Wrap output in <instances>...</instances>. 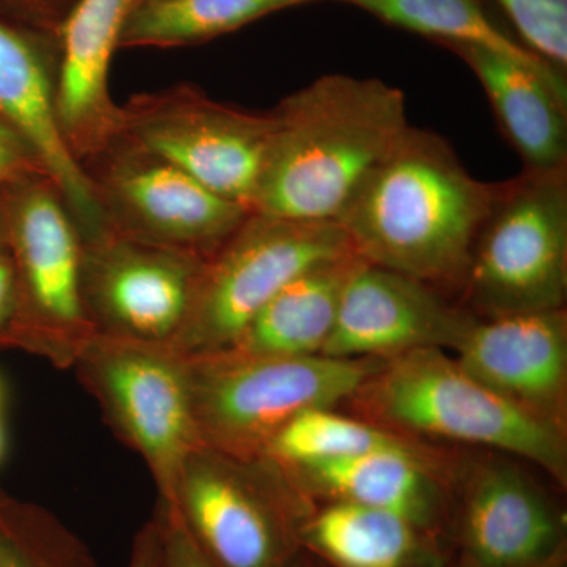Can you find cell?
I'll list each match as a JSON object with an SVG mask.
<instances>
[{"label": "cell", "mask_w": 567, "mask_h": 567, "mask_svg": "<svg viewBox=\"0 0 567 567\" xmlns=\"http://www.w3.org/2000/svg\"><path fill=\"white\" fill-rule=\"evenodd\" d=\"M32 174L48 175L31 145L0 118V186Z\"/></svg>", "instance_id": "cell-29"}, {"label": "cell", "mask_w": 567, "mask_h": 567, "mask_svg": "<svg viewBox=\"0 0 567 567\" xmlns=\"http://www.w3.org/2000/svg\"><path fill=\"white\" fill-rule=\"evenodd\" d=\"M74 3L76 0H0V18L22 28L59 35Z\"/></svg>", "instance_id": "cell-28"}, {"label": "cell", "mask_w": 567, "mask_h": 567, "mask_svg": "<svg viewBox=\"0 0 567 567\" xmlns=\"http://www.w3.org/2000/svg\"><path fill=\"white\" fill-rule=\"evenodd\" d=\"M409 447L416 445L382 425L338 415L331 409H316L300 413L284 425L268 445L265 457L284 473H290L322 462Z\"/></svg>", "instance_id": "cell-24"}, {"label": "cell", "mask_w": 567, "mask_h": 567, "mask_svg": "<svg viewBox=\"0 0 567 567\" xmlns=\"http://www.w3.org/2000/svg\"><path fill=\"white\" fill-rule=\"evenodd\" d=\"M183 357L199 445L240 461L265 457L274 436L300 413L352 399L383 361L249 357L229 349Z\"/></svg>", "instance_id": "cell-4"}, {"label": "cell", "mask_w": 567, "mask_h": 567, "mask_svg": "<svg viewBox=\"0 0 567 567\" xmlns=\"http://www.w3.org/2000/svg\"><path fill=\"white\" fill-rule=\"evenodd\" d=\"M252 212L338 223L410 123L404 92L374 78L324 74L275 107Z\"/></svg>", "instance_id": "cell-2"}, {"label": "cell", "mask_w": 567, "mask_h": 567, "mask_svg": "<svg viewBox=\"0 0 567 567\" xmlns=\"http://www.w3.org/2000/svg\"><path fill=\"white\" fill-rule=\"evenodd\" d=\"M338 2L358 7L388 24L445 41L447 47L468 44V47L484 48L544 73L561 74V71L502 31L487 17L480 0H338Z\"/></svg>", "instance_id": "cell-23"}, {"label": "cell", "mask_w": 567, "mask_h": 567, "mask_svg": "<svg viewBox=\"0 0 567 567\" xmlns=\"http://www.w3.org/2000/svg\"><path fill=\"white\" fill-rule=\"evenodd\" d=\"M0 246L13 274V311L0 342L71 369L95 334L82 298V237L47 174L0 186Z\"/></svg>", "instance_id": "cell-5"}, {"label": "cell", "mask_w": 567, "mask_h": 567, "mask_svg": "<svg viewBox=\"0 0 567 567\" xmlns=\"http://www.w3.org/2000/svg\"><path fill=\"white\" fill-rule=\"evenodd\" d=\"M125 567H162V544L155 517L145 522L134 536Z\"/></svg>", "instance_id": "cell-30"}, {"label": "cell", "mask_w": 567, "mask_h": 567, "mask_svg": "<svg viewBox=\"0 0 567 567\" xmlns=\"http://www.w3.org/2000/svg\"><path fill=\"white\" fill-rule=\"evenodd\" d=\"M82 167L106 229L145 244L208 257L252 212L121 136Z\"/></svg>", "instance_id": "cell-11"}, {"label": "cell", "mask_w": 567, "mask_h": 567, "mask_svg": "<svg viewBox=\"0 0 567 567\" xmlns=\"http://www.w3.org/2000/svg\"><path fill=\"white\" fill-rule=\"evenodd\" d=\"M205 259L110 229L82 240V298L95 333L169 344Z\"/></svg>", "instance_id": "cell-12"}, {"label": "cell", "mask_w": 567, "mask_h": 567, "mask_svg": "<svg viewBox=\"0 0 567 567\" xmlns=\"http://www.w3.org/2000/svg\"><path fill=\"white\" fill-rule=\"evenodd\" d=\"M464 532L480 567H539L561 536L546 496L522 470L505 464L481 468L470 484Z\"/></svg>", "instance_id": "cell-18"}, {"label": "cell", "mask_w": 567, "mask_h": 567, "mask_svg": "<svg viewBox=\"0 0 567 567\" xmlns=\"http://www.w3.org/2000/svg\"><path fill=\"white\" fill-rule=\"evenodd\" d=\"M354 254L338 223L251 212L205 259L188 315L169 346L182 354L229 349L284 286L316 265Z\"/></svg>", "instance_id": "cell-7"}, {"label": "cell", "mask_w": 567, "mask_h": 567, "mask_svg": "<svg viewBox=\"0 0 567 567\" xmlns=\"http://www.w3.org/2000/svg\"><path fill=\"white\" fill-rule=\"evenodd\" d=\"M495 192L465 169L450 142L410 125L338 224L364 262L436 290L462 289Z\"/></svg>", "instance_id": "cell-1"}, {"label": "cell", "mask_w": 567, "mask_h": 567, "mask_svg": "<svg viewBox=\"0 0 567 567\" xmlns=\"http://www.w3.org/2000/svg\"><path fill=\"white\" fill-rule=\"evenodd\" d=\"M274 130L271 111L238 110L177 84L121 104L118 136L252 210Z\"/></svg>", "instance_id": "cell-9"}, {"label": "cell", "mask_w": 567, "mask_h": 567, "mask_svg": "<svg viewBox=\"0 0 567 567\" xmlns=\"http://www.w3.org/2000/svg\"><path fill=\"white\" fill-rule=\"evenodd\" d=\"M3 453V431L2 425H0V456H2Z\"/></svg>", "instance_id": "cell-32"}, {"label": "cell", "mask_w": 567, "mask_h": 567, "mask_svg": "<svg viewBox=\"0 0 567 567\" xmlns=\"http://www.w3.org/2000/svg\"><path fill=\"white\" fill-rule=\"evenodd\" d=\"M352 401L395 432L492 447L525 458L559 483L567 475L563 425L522 409L465 372L442 349H417L383 360Z\"/></svg>", "instance_id": "cell-3"}, {"label": "cell", "mask_w": 567, "mask_h": 567, "mask_svg": "<svg viewBox=\"0 0 567 567\" xmlns=\"http://www.w3.org/2000/svg\"><path fill=\"white\" fill-rule=\"evenodd\" d=\"M0 567H96L92 551L50 511L0 506Z\"/></svg>", "instance_id": "cell-25"}, {"label": "cell", "mask_w": 567, "mask_h": 567, "mask_svg": "<svg viewBox=\"0 0 567 567\" xmlns=\"http://www.w3.org/2000/svg\"><path fill=\"white\" fill-rule=\"evenodd\" d=\"M451 50L475 73L528 173L567 167V89L561 74L544 73L498 52L468 44Z\"/></svg>", "instance_id": "cell-17"}, {"label": "cell", "mask_w": 567, "mask_h": 567, "mask_svg": "<svg viewBox=\"0 0 567 567\" xmlns=\"http://www.w3.org/2000/svg\"><path fill=\"white\" fill-rule=\"evenodd\" d=\"M417 528L398 514L336 499L301 536L339 567H410L420 548Z\"/></svg>", "instance_id": "cell-22"}, {"label": "cell", "mask_w": 567, "mask_h": 567, "mask_svg": "<svg viewBox=\"0 0 567 567\" xmlns=\"http://www.w3.org/2000/svg\"><path fill=\"white\" fill-rule=\"evenodd\" d=\"M472 312L427 284L361 262L342 292L322 354L388 360L417 349H454Z\"/></svg>", "instance_id": "cell-14"}, {"label": "cell", "mask_w": 567, "mask_h": 567, "mask_svg": "<svg viewBox=\"0 0 567 567\" xmlns=\"http://www.w3.org/2000/svg\"><path fill=\"white\" fill-rule=\"evenodd\" d=\"M134 0H76L59 31L55 112L70 152L82 163L121 132V104L111 95V63Z\"/></svg>", "instance_id": "cell-16"}, {"label": "cell", "mask_w": 567, "mask_h": 567, "mask_svg": "<svg viewBox=\"0 0 567 567\" xmlns=\"http://www.w3.org/2000/svg\"><path fill=\"white\" fill-rule=\"evenodd\" d=\"M13 311V274H11L10 260L0 246V336L9 323Z\"/></svg>", "instance_id": "cell-31"}, {"label": "cell", "mask_w": 567, "mask_h": 567, "mask_svg": "<svg viewBox=\"0 0 567 567\" xmlns=\"http://www.w3.org/2000/svg\"><path fill=\"white\" fill-rule=\"evenodd\" d=\"M473 379L536 416L561 424L567 390L565 309L476 317L454 346Z\"/></svg>", "instance_id": "cell-15"}, {"label": "cell", "mask_w": 567, "mask_h": 567, "mask_svg": "<svg viewBox=\"0 0 567 567\" xmlns=\"http://www.w3.org/2000/svg\"><path fill=\"white\" fill-rule=\"evenodd\" d=\"M284 475L303 477L339 502L398 514L416 527L427 524L435 509V480L417 446L322 462Z\"/></svg>", "instance_id": "cell-20"}, {"label": "cell", "mask_w": 567, "mask_h": 567, "mask_svg": "<svg viewBox=\"0 0 567 567\" xmlns=\"http://www.w3.org/2000/svg\"><path fill=\"white\" fill-rule=\"evenodd\" d=\"M59 35L0 18V118L39 155L85 240L106 226L84 167L70 152L59 126Z\"/></svg>", "instance_id": "cell-13"}, {"label": "cell", "mask_w": 567, "mask_h": 567, "mask_svg": "<svg viewBox=\"0 0 567 567\" xmlns=\"http://www.w3.org/2000/svg\"><path fill=\"white\" fill-rule=\"evenodd\" d=\"M153 517L158 525L162 567H216L197 546L173 505L158 498Z\"/></svg>", "instance_id": "cell-27"}, {"label": "cell", "mask_w": 567, "mask_h": 567, "mask_svg": "<svg viewBox=\"0 0 567 567\" xmlns=\"http://www.w3.org/2000/svg\"><path fill=\"white\" fill-rule=\"evenodd\" d=\"M461 292L476 317L565 309L566 171L496 185Z\"/></svg>", "instance_id": "cell-6"}, {"label": "cell", "mask_w": 567, "mask_h": 567, "mask_svg": "<svg viewBox=\"0 0 567 567\" xmlns=\"http://www.w3.org/2000/svg\"><path fill=\"white\" fill-rule=\"evenodd\" d=\"M162 499V498H159ZM169 503L216 567H286L290 554L287 476L270 458L240 461L196 446Z\"/></svg>", "instance_id": "cell-10"}, {"label": "cell", "mask_w": 567, "mask_h": 567, "mask_svg": "<svg viewBox=\"0 0 567 567\" xmlns=\"http://www.w3.org/2000/svg\"><path fill=\"white\" fill-rule=\"evenodd\" d=\"M525 47L561 71L567 63V0H499Z\"/></svg>", "instance_id": "cell-26"}, {"label": "cell", "mask_w": 567, "mask_h": 567, "mask_svg": "<svg viewBox=\"0 0 567 567\" xmlns=\"http://www.w3.org/2000/svg\"><path fill=\"white\" fill-rule=\"evenodd\" d=\"M361 262L349 254L297 276L257 312L229 350L249 357L322 354L346 284Z\"/></svg>", "instance_id": "cell-19"}, {"label": "cell", "mask_w": 567, "mask_h": 567, "mask_svg": "<svg viewBox=\"0 0 567 567\" xmlns=\"http://www.w3.org/2000/svg\"><path fill=\"white\" fill-rule=\"evenodd\" d=\"M309 2L316 0H134L118 48L194 47Z\"/></svg>", "instance_id": "cell-21"}, {"label": "cell", "mask_w": 567, "mask_h": 567, "mask_svg": "<svg viewBox=\"0 0 567 567\" xmlns=\"http://www.w3.org/2000/svg\"><path fill=\"white\" fill-rule=\"evenodd\" d=\"M71 369L114 434L145 462L158 498L169 499L199 446L185 357L164 342L95 333Z\"/></svg>", "instance_id": "cell-8"}]
</instances>
